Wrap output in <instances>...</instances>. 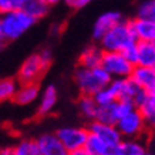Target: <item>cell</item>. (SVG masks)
Here are the masks:
<instances>
[{
    "instance_id": "6da1fadb",
    "label": "cell",
    "mask_w": 155,
    "mask_h": 155,
    "mask_svg": "<svg viewBox=\"0 0 155 155\" xmlns=\"http://www.w3.org/2000/svg\"><path fill=\"white\" fill-rule=\"evenodd\" d=\"M113 80L101 67L97 68H81L77 67L74 71V81L81 95H93L105 88Z\"/></svg>"
},
{
    "instance_id": "7a4b0ae2",
    "label": "cell",
    "mask_w": 155,
    "mask_h": 155,
    "mask_svg": "<svg viewBox=\"0 0 155 155\" xmlns=\"http://www.w3.org/2000/svg\"><path fill=\"white\" fill-rule=\"evenodd\" d=\"M134 43L137 41L132 34L130 20L122 19L104 34V37L100 40V48L105 53H121Z\"/></svg>"
},
{
    "instance_id": "3957f363",
    "label": "cell",
    "mask_w": 155,
    "mask_h": 155,
    "mask_svg": "<svg viewBox=\"0 0 155 155\" xmlns=\"http://www.w3.org/2000/svg\"><path fill=\"white\" fill-rule=\"evenodd\" d=\"M36 23L37 20L30 17L23 10H17V12H12V13L0 16V30L5 36L6 41H13L16 38H19Z\"/></svg>"
},
{
    "instance_id": "277c9868",
    "label": "cell",
    "mask_w": 155,
    "mask_h": 155,
    "mask_svg": "<svg viewBox=\"0 0 155 155\" xmlns=\"http://www.w3.org/2000/svg\"><path fill=\"white\" fill-rule=\"evenodd\" d=\"M115 128L122 140H142V137L148 131V127L138 110H134L128 115L121 118L115 124Z\"/></svg>"
},
{
    "instance_id": "5b68a950",
    "label": "cell",
    "mask_w": 155,
    "mask_h": 155,
    "mask_svg": "<svg viewBox=\"0 0 155 155\" xmlns=\"http://www.w3.org/2000/svg\"><path fill=\"white\" fill-rule=\"evenodd\" d=\"M100 67L113 80H115V78H130L132 70H134V66H131L121 56V53H105L104 51Z\"/></svg>"
},
{
    "instance_id": "8992f818",
    "label": "cell",
    "mask_w": 155,
    "mask_h": 155,
    "mask_svg": "<svg viewBox=\"0 0 155 155\" xmlns=\"http://www.w3.org/2000/svg\"><path fill=\"white\" fill-rule=\"evenodd\" d=\"M48 67L44 64L38 56V53H33L21 63L17 73V83L19 84H28V83H38L41 75L46 73Z\"/></svg>"
},
{
    "instance_id": "52a82bcc",
    "label": "cell",
    "mask_w": 155,
    "mask_h": 155,
    "mask_svg": "<svg viewBox=\"0 0 155 155\" xmlns=\"http://www.w3.org/2000/svg\"><path fill=\"white\" fill-rule=\"evenodd\" d=\"M54 134L61 142V145L67 150V152L84 148V144L88 137V131L84 127H64L57 130V132Z\"/></svg>"
},
{
    "instance_id": "ba28073f",
    "label": "cell",
    "mask_w": 155,
    "mask_h": 155,
    "mask_svg": "<svg viewBox=\"0 0 155 155\" xmlns=\"http://www.w3.org/2000/svg\"><path fill=\"white\" fill-rule=\"evenodd\" d=\"M87 131L88 134L98 137L110 150H115L120 145V142L122 141V137L117 131L115 125H105V124H100L97 121H91L87 127Z\"/></svg>"
},
{
    "instance_id": "9c48e42d",
    "label": "cell",
    "mask_w": 155,
    "mask_h": 155,
    "mask_svg": "<svg viewBox=\"0 0 155 155\" xmlns=\"http://www.w3.org/2000/svg\"><path fill=\"white\" fill-rule=\"evenodd\" d=\"M130 78L147 94L155 95V68L135 66Z\"/></svg>"
},
{
    "instance_id": "30bf717a",
    "label": "cell",
    "mask_w": 155,
    "mask_h": 155,
    "mask_svg": "<svg viewBox=\"0 0 155 155\" xmlns=\"http://www.w3.org/2000/svg\"><path fill=\"white\" fill-rule=\"evenodd\" d=\"M132 34L135 41L155 43V21L154 20H141L131 19L130 20Z\"/></svg>"
},
{
    "instance_id": "8fae6325",
    "label": "cell",
    "mask_w": 155,
    "mask_h": 155,
    "mask_svg": "<svg viewBox=\"0 0 155 155\" xmlns=\"http://www.w3.org/2000/svg\"><path fill=\"white\" fill-rule=\"evenodd\" d=\"M36 144L38 147V152L40 155H68L67 150L61 145L56 134H41L36 140Z\"/></svg>"
},
{
    "instance_id": "7c38bea8",
    "label": "cell",
    "mask_w": 155,
    "mask_h": 155,
    "mask_svg": "<svg viewBox=\"0 0 155 155\" xmlns=\"http://www.w3.org/2000/svg\"><path fill=\"white\" fill-rule=\"evenodd\" d=\"M122 20V16L120 12H107L100 16L93 28V38L95 41H100L104 37V34L107 33L111 27H114L117 23Z\"/></svg>"
},
{
    "instance_id": "4fadbf2b",
    "label": "cell",
    "mask_w": 155,
    "mask_h": 155,
    "mask_svg": "<svg viewBox=\"0 0 155 155\" xmlns=\"http://www.w3.org/2000/svg\"><path fill=\"white\" fill-rule=\"evenodd\" d=\"M137 66L155 68V43L137 41Z\"/></svg>"
},
{
    "instance_id": "5bb4252c",
    "label": "cell",
    "mask_w": 155,
    "mask_h": 155,
    "mask_svg": "<svg viewBox=\"0 0 155 155\" xmlns=\"http://www.w3.org/2000/svg\"><path fill=\"white\" fill-rule=\"evenodd\" d=\"M40 95V84L38 83H28V84H19L17 91L14 94V103L20 105H27L37 100Z\"/></svg>"
},
{
    "instance_id": "9a60e30c",
    "label": "cell",
    "mask_w": 155,
    "mask_h": 155,
    "mask_svg": "<svg viewBox=\"0 0 155 155\" xmlns=\"http://www.w3.org/2000/svg\"><path fill=\"white\" fill-rule=\"evenodd\" d=\"M103 50L100 46L93 44L83 50V53L78 57V67L81 68H97L101 64V58H103Z\"/></svg>"
},
{
    "instance_id": "2e32d148",
    "label": "cell",
    "mask_w": 155,
    "mask_h": 155,
    "mask_svg": "<svg viewBox=\"0 0 155 155\" xmlns=\"http://www.w3.org/2000/svg\"><path fill=\"white\" fill-rule=\"evenodd\" d=\"M50 7H51V2L48 0H23L21 10L34 20H38L47 16Z\"/></svg>"
},
{
    "instance_id": "e0dca14e",
    "label": "cell",
    "mask_w": 155,
    "mask_h": 155,
    "mask_svg": "<svg viewBox=\"0 0 155 155\" xmlns=\"http://www.w3.org/2000/svg\"><path fill=\"white\" fill-rule=\"evenodd\" d=\"M40 95H41V100L37 108V114L40 117H46L54 110L57 104V88L53 84H50L44 88V91Z\"/></svg>"
},
{
    "instance_id": "ac0fdd59",
    "label": "cell",
    "mask_w": 155,
    "mask_h": 155,
    "mask_svg": "<svg viewBox=\"0 0 155 155\" xmlns=\"http://www.w3.org/2000/svg\"><path fill=\"white\" fill-rule=\"evenodd\" d=\"M147 151L144 140H122L114 150V155H144Z\"/></svg>"
},
{
    "instance_id": "d6986e66",
    "label": "cell",
    "mask_w": 155,
    "mask_h": 155,
    "mask_svg": "<svg viewBox=\"0 0 155 155\" xmlns=\"http://www.w3.org/2000/svg\"><path fill=\"white\" fill-rule=\"evenodd\" d=\"M138 113L141 114V117L144 118L147 127L151 128L154 127L155 124V95H148L145 98V101L140 105L138 108Z\"/></svg>"
},
{
    "instance_id": "ffe728a7",
    "label": "cell",
    "mask_w": 155,
    "mask_h": 155,
    "mask_svg": "<svg viewBox=\"0 0 155 155\" xmlns=\"http://www.w3.org/2000/svg\"><path fill=\"white\" fill-rule=\"evenodd\" d=\"M94 121L100 122V124H105V125H115L117 118L114 113V103L110 105H104V107H97Z\"/></svg>"
},
{
    "instance_id": "44dd1931",
    "label": "cell",
    "mask_w": 155,
    "mask_h": 155,
    "mask_svg": "<svg viewBox=\"0 0 155 155\" xmlns=\"http://www.w3.org/2000/svg\"><path fill=\"white\" fill-rule=\"evenodd\" d=\"M84 150L87 152H90L91 155H105L108 151H113L110 150L98 137L93 135V134H88V137H87V141L84 144Z\"/></svg>"
},
{
    "instance_id": "7402d4cb",
    "label": "cell",
    "mask_w": 155,
    "mask_h": 155,
    "mask_svg": "<svg viewBox=\"0 0 155 155\" xmlns=\"http://www.w3.org/2000/svg\"><path fill=\"white\" fill-rule=\"evenodd\" d=\"M78 110L83 114V117L88 118L90 121H94L95 111H97V104L91 95H80L78 98Z\"/></svg>"
},
{
    "instance_id": "603a6c76",
    "label": "cell",
    "mask_w": 155,
    "mask_h": 155,
    "mask_svg": "<svg viewBox=\"0 0 155 155\" xmlns=\"http://www.w3.org/2000/svg\"><path fill=\"white\" fill-rule=\"evenodd\" d=\"M13 155H40L36 140H21L14 147H12Z\"/></svg>"
},
{
    "instance_id": "cb8c5ba5",
    "label": "cell",
    "mask_w": 155,
    "mask_h": 155,
    "mask_svg": "<svg viewBox=\"0 0 155 155\" xmlns=\"http://www.w3.org/2000/svg\"><path fill=\"white\" fill-rule=\"evenodd\" d=\"M19 83L16 78H3L0 80V103L13 100L16 91H17Z\"/></svg>"
},
{
    "instance_id": "d4e9b609",
    "label": "cell",
    "mask_w": 155,
    "mask_h": 155,
    "mask_svg": "<svg viewBox=\"0 0 155 155\" xmlns=\"http://www.w3.org/2000/svg\"><path fill=\"white\" fill-rule=\"evenodd\" d=\"M135 19L154 20L155 21V2L154 0H147V2H142L141 5L138 6Z\"/></svg>"
},
{
    "instance_id": "484cf974",
    "label": "cell",
    "mask_w": 155,
    "mask_h": 155,
    "mask_svg": "<svg viewBox=\"0 0 155 155\" xmlns=\"http://www.w3.org/2000/svg\"><path fill=\"white\" fill-rule=\"evenodd\" d=\"M93 98H94L95 104H97V107H104V105H110V104H113L117 101V98H115V95H114V93L111 91V88L110 87H105V88H103L101 91H98L97 94L93 95Z\"/></svg>"
},
{
    "instance_id": "4316f807",
    "label": "cell",
    "mask_w": 155,
    "mask_h": 155,
    "mask_svg": "<svg viewBox=\"0 0 155 155\" xmlns=\"http://www.w3.org/2000/svg\"><path fill=\"white\" fill-rule=\"evenodd\" d=\"M135 107H134V104L132 101H128V100H118L114 103V113H115V118H117V122L124 118L125 115L134 111Z\"/></svg>"
},
{
    "instance_id": "83f0119b",
    "label": "cell",
    "mask_w": 155,
    "mask_h": 155,
    "mask_svg": "<svg viewBox=\"0 0 155 155\" xmlns=\"http://www.w3.org/2000/svg\"><path fill=\"white\" fill-rule=\"evenodd\" d=\"M23 0H0V16L21 10Z\"/></svg>"
},
{
    "instance_id": "f1b7e54d",
    "label": "cell",
    "mask_w": 155,
    "mask_h": 155,
    "mask_svg": "<svg viewBox=\"0 0 155 155\" xmlns=\"http://www.w3.org/2000/svg\"><path fill=\"white\" fill-rule=\"evenodd\" d=\"M121 56L124 57L131 66L135 67L137 66V43H134V44H131V46H128L125 50H122Z\"/></svg>"
},
{
    "instance_id": "f546056e",
    "label": "cell",
    "mask_w": 155,
    "mask_h": 155,
    "mask_svg": "<svg viewBox=\"0 0 155 155\" xmlns=\"http://www.w3.org/2000/svg\"><path fill=\"white\" fill-rule=\"evenodd\" d=\"M38 56L41 58V61L46 64L47 67H50L51 64V60H53V54H51V50L50 48H43L41 51L38 53Z\"/></svg>"
},
{
    "instance_id": "4dcf8cb0",
    "label": "cell",
    "mask_w": 155,
    "mask_h": 155,
    "mask_svg": "<svg viewBox=\"0 0 155 155\" xmlns=\"http://www.w3.org/2000/svg\"><path fill=\"white\" fill-rule=\"evenodd\" d=\"M88 3H90L88 0H67V2H66V5L68 6V7L75 9V10L83 9V7H85Z\"/></svg>"
},
{
    "instance_id": "1f68e13d",
    "label": "cell",
    "mask_w": 155,
    "mask_h": 155,
    "mask_svg": "<svg viewBox=\"0 0 155 155\" xmlns=\"http://www.w3.org/2000/svg\"><path fill=\"white\" fill-rule=\"evenodd\" d=\"M68 155H91V154H90V152H87L84 148H80V150H75V151L68 152Z\"/></svg>"
},
{
    "instance_id": "d6a6232c",
    "label": "cell",
    "mask_w": 155,
    "mask_h": 155,
    "mask_svg": "<svg viewBox=\"0 0 155 155\" xmlns=\"http://www.w3.org/2000/svg\"><path fill=\"white\" fill-rule=\"evenodd\" d=\"M6 44H7V41H6L5 36H3V33H2V30H0V50H3V48L6 47Z\"/></svg>"
},
{
    "instance_id": "836d02e7",
    "label": "cell",
    "mask_w": 155,
    "mask_h": 155,
    "mask_svg": "<svg viewBox=\"0 0 155 155\" xmlns=\"http://www.w3.org/2000/svg\"><path fill=\"white\" fill-rule=\"evenodd\" d=\"M0 155H13L12 148H3V150H0Z\"/></svg>"
},
{
    "instance_id": "e575fe53",
    "label": "cell",
    "mask_w": 155,
    "mask_h": 155,
    "mask_svg": "<svg viewBox=\"0 0 155 155\" xmlns=\"http://www.w3.org/2000/svg\"><path fill=\"white\" fill-rule=\"evenodd\" d=\"M144 155H154V154H152V152H150V151H147V152H145Z\"/></svg>"
}]
</instances>
